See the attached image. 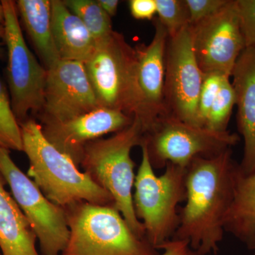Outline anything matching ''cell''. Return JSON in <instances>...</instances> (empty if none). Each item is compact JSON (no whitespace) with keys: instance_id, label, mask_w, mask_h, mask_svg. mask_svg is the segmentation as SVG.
Instances as JSON below:
<instances>
[{"instance_id":"cell-27","label":"cell","mask_w":255,"mask_h":255,"mask_svg":"<svg viewBox=\"0 0 255 255\" xmlns=\"http://www.w3.org/2000/svg\"><path fill=\"white\" fill-rule=\"evenodd\" d=\"M129 9L136 19L151 20L157 14L155 0H130Z\"/></svg>"},{"instance_id":"cell-25","label":"cell","mask_w":255,"mask_h":255,"mask_svg":"<svg viewBox=\"0 0 255 255\" xmlns=\"http://www.w3.org/2000/svg\"><path fill=\"white\" fill-rule=\"evenodd\" d=\"M246 48H255V0H236Z\"/></svg>"},{"instance_id":"cell-16","label":"cell","mask_w":255,"mask_h":255,"mask_svg":"<svg viewBox=\"0 0 255 255\" xmlns=\"http://www.w3.org/2000/svg\"><path fill=\"white\" fill-rule=\"evenodd\" d=\"M52 28L61 60L85 63L95 49L93 36L63 1L52 0Z\"/></svg>"},{"instance_id":"cell-30","label":"cell","mask_w":255,"mask_h":255,"mask_svg":"<svg viewBox=\"0 0 255 255\" xmlns=\"http://www.w3.org/2000/svg\"><path fill=\"white\" fill-rule=\"evenodd\" d=\"M4 26L0 25V60H4L6 58V50L4 49Z\"/></svg>"},{"instance_id":"cell-23","label":"cell","mask_w":255,"mask_h":255,"mask_svg":"<svg viewBox=\"0 0 255 255\" xmlns=\"http://www.w3.org/2000/svg\"><path fill=\"white\" fill-rule=\"evenodd\" d=\"M159 22L172 36L190 25L189 11L184 0H155Z\"/></svg>"},{"instance_id":"cell-21","label":"cell","mask_w":255,"mask_h":255,"mask_svg":"<svg viewBox=\"0 0 255 255\" xmlns=\"http://www.w3.org/2000/svg\"><path fill=\"white\" fill-rule=\"evenodd\" d=\"M0 148L23 152L20 124L13 112L9 90L0 76Z\"/></svg>"},{"instance_id":"cell-22","label":"cell","mask_w":255,"mask_h":255,"mask_svg":"<svg viewBox=\"0 0 255 255\" xmlns=\"http://www.w3.org/2000/svg\"><path fill=\"white\" fill-rule=\"evenodd\" d=\"M236 105V94L229 78L223 79L218 95L210 110L205 128L215 131H226L233 107Z\"/></svg>"},{"instance_id":"cell-14","label":"cell","mask_w":255,"mask_h":255,"mask_svg":"<svg viewBox=\"0 0 255 255\" xmlns=\"http://www.w3.org/2000/svg\"><path fill=\"white\" fill-rule=\"evenodd\" d=\"M155 34L147 46L135 48L137 52V80L141 99L139 119L144 133L156 121L167 115L164 105L165 52L168 33L158 20L154 19Z\"/></svg>"},{"instance_id":"cell-24","label":"cell","mask_w":255,"mask_h":255,"mask_svg":"<svg viewBox=\"0 0 255 255\" xmlns=\"http://www.w3.org/2000/svg\"><path fill=\"white\" fill-rule=\"evenodd\" d=\"M225 78L228 77L217 73L204 75L198 102V117L201 127H205L210 110Z\"/></svg>"},{"instance_id":"cell-6","label":"cell","mask_w":255,"mask_h":255,"mask_svg":"<svg viewBox=\"0 0 255 255\" xmlns=\"http://www.w3.org/2000/svg\"><path fill=\"white\" fill-rule=\"evenodd\" d=\"M100 107L140 117L141 99L137 80V58L123 35L113 31L96 42L84 63Z\"/></svg>"},{"instance_id":"cell-12","label":"cell","mask_w":255,"mask_h":255,"mask_svg":"<svg viewBox=\"0 0 255 255\" xmlns=\"http://www.w3.org/2000/svg\"><path fill=\"white\" fill-rule=\"evenodd\" d=\"M98 107L84 63L60 60L47 70L41 124L65 122Z\"/></svg>"},{"instance_id":"cell-29","label":"cell","mask_w":255,"mask_h":255,"mask_svg":"<svg viewBox=\"0 0 255 255\" xmlns=\"http://www.w3.org/2000/svg\"><path fill=\"white\" fill-rule=\"evenodd\" d=\"M102 9L107 13L111 18L117 14L119 4L118 0H97Z\"/></svg>"},{"instance_id":"cell-8","label":"cell","mask_w":255,"mask_h":255,"mask_svg":"<svg viewBox=\"0 0 255 255\" xmlns=\"http://www.w3.org/2000/svg\"><path fill=\"white\" fill-rule=\"evenodd\" d=\"M4 9V45L6 80L13 112L18 123L29 113H40L44 103L47 70L38 63L23 36L16 1L2 0Z\"/></svg>"},{"instance_id":"cell-18","label":"cell","mask_w":255,"mask_h":255,"mask_svg":"<svg viewBox=\"0 0 255 255\" xmlns=\"http://www.w3.org/2000/svg\"><path fill=\"white\" fill-rule=\"evenodd\" d=\"M20 23L29 36L46 70L60 61L52 28V0H18Z\"/></svg>"},{"instance_id":"cell-13","label":"cell","mask_w":255,"mask_h":255,"mask_svg":"<svg viewBox=\"0 0 255 255\" xmlns=\"http://www.w3.org/2000/svg\"><path fill=\"white\" fill-rule=\"evenodd\" d=\"M133 119L124 112L98 107L70 120L41 125L47 140L80 167L84 148L89 142L124 130Z\"/></svg>"},{"instance_id":"cell-10","label":"cell","mask_w":255,"mask_h":255,"mask_svg":"<svg viewBox=\"0 0 255 255\" xmlns=\"http://www.w3.org/2000/svg\"><path fill=\"white\" fill-rule=\"evenodd\" d=\"M204 75L196 61L190 25L168 36L165 52L164 105L167 115L200 127L198 102Z\"/></svg>"},{"instance_id":"cell-32","label":"cell","mask_w":255,"mask_h":255,"mask_svg":"<svg viewBox=\"0 0 255 255\" xmlns=\"http://www.w3.org/2000/svg\"><path fill=\"white\" fill-rule=\"evenodd\" d=\"M253 255H255V253H254V254H253Z\"/></svg>"},{"instance_id":"cell-1","label":"cell","mask_w":255,"mask_h":255,"mask_svg":"<svg viewBox=\"0 0 255 255\" xmlns=\"http://www.w3.org/2000/svg\"><path fill=\"white\" fill-rule=\"evenodd\" d=\"M238 165L231 149L191 161L186 167V204L172 239L189 242L201 255L217 254L225 218L234 199Z\"/></svg>"},{"instance_id":"cell-15","label":"cell","mask_w":255,"mask_h":255,"mask_svg":"<svg viewBox=\"0 0 255 255\" xmlns=\"http://www.w3.org/2000/svg\"><path fill=\"white\" fill-rule=\"evenodd\" d=\"M238 107V127L244 139L240 171L255 172V48H246L236 62L232 75Z\"/></svg>"},{"instance_id":"cell-11","label":"cell","mask_w":255,"mask_h":255,"mask_svg":"<svg viewBox=\"0 0 255 255\" xmlns=\"http://www.w3.org/2000/svg\"><path fill=\"white\" fill-rule=\"evenodd\" d=\"M190 28L193 50L203 75L231 77L246 48L236 0H228L216 14L190 25Z\"/></svg>"},{"instance_id":"cell-20","label":"cell","mask_w":255,"mask_h":255,"mask_svg":"<svg viewBox=\"0 0 255 255\" xmlns=\"http://www.w3.org/2000/svg\"><path fill=\"white\" fill-rule=\"evenodd\" d=\"M67 7L83 22L98 42L110 36L113 32L112 20L95 0H66L63 1Z\"/></svg>"},{"instance_id":"cell-7","label":"cell","mask_w":255,"mask_h":255,"mask_svg":"<svg viewBox=\"0 0 255 255\" xmlns=\"http://www.w3.org/2000/svg\"><path fill=\"white\" fill-rule=\"evenodd\" d=\"M239 140L229 130L215 131L164 115L144 133L140 145L145 146L152 168L162 169L167 163L187 167L196 157L219 155Z\"/></svg>"},{"instance_id":"cell-31","label":"cell","mask_w":255,"mask_h":255,"mask_svg":"<svg viewBox=\"0 0 255 255\" xmlns=\"http://www.w3.org/2000/svg\"><path fill=\"white\" fill-rule=\"evenodd\" d=\"M5 21L4 9L3 5L0 1V25L4 26Z\"/></svg>"},{"instance_id":"cell-3","label":"cell","mask_w":255,"mask_h":255,"mask_svg":"<svg viewBox=\"0 0 255 255\" xmlns=\"http://www.w3.org/2000/svg\"><path fill=\"white\" fill-rule=\"evenodd\" d=\"M143 135L141 122L135 117L129 127L112 136L89 142L80 164L85 173L112 196L114 206L140 238H145V228L134 211L135 163L130 153L135 146L140 145Z\"/></svg>"},{"instance_id":"cell-33","label":"cell","mask_w":255,"mask_h":255,"mask_svg":"<svg viewBox=\"0 0 255 255\" xmlns=\"http://www.w3.org/2000/svg\"><path fill=\"white\" fill-rule=\"evenodd\" d=\"M0 255H1V254H0Z\"/></svg>"},{"instance_id":"cell-2","label":"cell","mask_w":255,"mask_h":255,"mask_svg":"<svg viewBox=\"0 0 255 255\" xmlns=\"http://www.w3.org/2000/svg\"><path fill=\"white\" fill-rule=\"evenodd\" d=\"M19 124L23 152L29 161L28 176L47 199L64 209L80 202L114 206L107 191L47 140L41 124L31 119Z\"/></svg>"},{"instance_id":"cell-4","label":"cell","mask_w":255,"mask_h":255,"mask_svg":"<svg viewBox=\"0 0 255 255\" xmlns=\"http://www.w3.org/2000/svg\"><path fill=\"white\" fill-rule=\"evenodd\" d=\"M65 209L70 236L60 255H159L114 205L80 202Z\"/></svg>"},{"instance_id":"cell-19","label":"cell","mask_w":255,"mask_h":255,"mask_svg":"<svg viewBox=\"0 0 255 255\" xmlns=\"http://www.w3.org/2000/svg\"><path fill=\"white\" fill-rule=\"evenodd\" d=\"M225 232L233 235L250 251H255V172L236 176L234 199L224 220Z\"/></svg>"},{"instance_id":"cell-9","label":"cell","mask_w":255,"mask_h":255,"mask_svg":"<svg viewBox=\"0 0 255 255\" xmlns=\"http://www.w3.org/2000/svg\"><path fill=\"white\" fill-rule=\"evenodd\" d=\"M0 177L31 225L41 255H60L70 236L65 209L47 199L4 148H0Z\"/></svg>"},{"instance_id":"cell-17","label":"cell","mask_w":255,"mask_h":255,"mask_svg":"<svg viewBox=\"0 0 255 255\" xmlns=\"http://www.w3.org/2000/svg\"><path fill=\"white\" fill-rule=\"evenodd\" d=\"M4 183L0 177V254L41 255L31 225Z\"/></svg>"},{"instance_id":"cell-5","label":"cell","mask_w":255,"mask_h":255,"mask_svg":"<svg viewBox=\"0 0 255 255\" xmlns=\"http://www.w3.org/2000/svg\"><path fill=\"white\" fill-rule=\"evenodd\" d=\"M142 159L135 175L132 194L134 211L145 228L146 241L159 250L175 234L180 214L179 203L186 201V167L167 163L165 171L156 175L145 146L140 145Z\"/></svg>"},{"instance_id":"cell-26","label":"cell","mask_w":255,"mask_h":255,"mask_svg":"<svg viewBox=\"0 0 255 255\" xmlns=\"http://www.w3.org/2000/svg\"><path fill=\"white\" fill-rule=\"evenodd\" d=\"M189 14L190 25L205 19L219 11L228 0H184Z\"/></svg>"},{"instance_id":"cell-28","label":"cell","mask_w":255,"mask_h":255,"mask_svg":"<svg viewBox=\"0 0 255 255\" xmlns=\"http://www.w3.org/2000/svg\"><path fill=\"white\" fill-rule=\"evenodd\" d=\"M163 251L159 255H203L191 249L189 242L172 239L159 247Z\"/></svg>"}]
</instances>
